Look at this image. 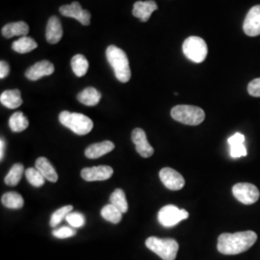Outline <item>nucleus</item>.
I'll use <instances>...</instances> for the list:
<instances>
[{
    "label": "nucleus",
    "mask_w": 260,
    "mask_h": 260,
    "mask_svg": "<svg viewBox=\"0 0 260 260\" xmlns=\"http://www.w3.org/2000/svg\"><path fill=\"white\" fill-rule=\"evenodd\" d=\"M257 240L254 232H240L236 233H223L218 238L217 249L225 255L239 254L248 251Z\"/></svg>",
    "instance_id": "f257e3e1"
},
{
    "label": "nucleus",
    "mask_w": 260,
    "mask_h": 260,
    "mask_svg": "<svg viewBox=\"0 0 260 260\" xmlns=\"http://www.w3.org/2000/svg\"><path fill=\"white\" fill-rule=\"evenodd\" d=\"M106 58L117 79L121 83L128 82L131 78V71L126 53L120 47L109 46L106 49Z\"/></svg>",
    "instance_id": "f03ea898"
},
{
    "label": "nucleus",
    "mask_w": 260,
    "mask_h": 260,
    "mask_svg": "<svg viewBox=\"0 0 260 260\" xmlns=\"http://www.w3.org/2000/svg\"><path fill=\"white\" fill-rule=\"evenodd\" d=\"M59 121L77 135H86L90 133L93 127V121L80 113L63 111L59 115Z\"/></svg>",
    "instance_id": "7ed1b4c3"
},
{
    "label": "nucleus",
    "mask_w": 260,
    "mask_h": 260,
    "mask_svg": "<svg viewBox=\"0 0 260 260\" xmlns=\"http://www.w3.org/2000/svg\"><path fill=\"white\" fill-rule=\"evenodd\" d=\"M175 121L187 125H199L205 121V113L202 108L193 105H177L171 111Z\"/></svg>",
    "instance_id": "20e7f679"
},
{
    "label": "nucleus",
    "mask_w": 260,
    "mask_h": 260,
    "mask_svg": "<svg viewBox=\"0 0 260 260\" xmlns=\"http://www.w3.org/2000/svg\"><path fill=\"white\" fill-rule=\"evenodd\" d=\"M146 246L163 260H175L177 258L178 243L174 239H160L152 236L146 240Z\"/></svg>",
    "instance_id": "39448f33"
},
{
    "label": "nucleus",
    "mask_w": 260,
    "mask_h": 260,
    "mask_svg": "<svg viewBox=\"0 0 260 260\" xmlns=\"http://www.w3.org/2000/svg\"><path fill=\"white\" fill-rule=\"evenodd\" d=\"M182 50L184 55L194 63L204 62L208 52L205 40L197 36L187 38L183 43Z\"/></svg>",
    "instance_id": "423d86ee"
},
{
    "label": "nucleus",
    "mask_w": 260,
    "mask_h": 260,
    "mask_svg": "<svg viewBox=\"0 0 260 260\" xmlns=\"http://www.w3.org/2000/svg\"><path fill=\"white\" fill-rule=\"evenodd\" d=\"M188 217L189 213L186 210L173 205L162 207L158 212V221L165 228L175 226L181 221L188 219Z\"/></svg>",
    "instance_id": "0eeeda50"
},
{
    "label": "nucleus",
    "mask_w": 260,
    "mask_h": 260,
    "mask_svg": "<svg viewBox=\"0 0 260 260\" xmlns=\"http://www.w3.org/2000/svg\"><path fill=\"white\" fill-rule=\"evenodd\" d=\"M233 194L244 205H252L259 199V190L251 183H237L233 187Z\"/></svg>",
    "instance_id": "6e6552de"
},
{
    "label": "nucleus",
    "mask_w": 260,
    "mask_h": 260,
    "mask_svg": "<svg viewBox=\"0 0 260 260\" xmlns=\"http://www.w3.org/2000/svg\"><path fill=\"white\" fill-rule=\"evenodd\" d=\"M60 13H61V15H63L65 17L73 18V19L78 20L83 25H90L91 13L87 10H84L81 7L80 3L77 1L71 3L70 5L61 6Z\"/></svg>",
    "instance_id": "1a4fd4ad"
},
{
    "label": "nucleus",
    "mask_w": 260,
    "mask_h": 260,
    "mask_svg": "<svg viewBox=\"0 0 260 260\" xmlns=\"http://www.w3.org/2000/svg\"><path fill=\"white\" fill-rule=\"evenodd\" d=\"M159 177L162 183L173 191L180 190L185 185L183 177L172 168H163L159 173Z\"/></svg>",
    "instance_id": "9d476101"
},
{
    "label": "nucleus",
    "mask_w": 260,
    "mask_h": 260,
    "mask_svg": "<svg viewBox=\"0 0 260 260\" xmlns=\"http://www.w3.org/2000/svg\"><path fill=\"white\" fill-rule=\"evenodd\" d=\"M243 29L246 35L256 37L260 35V5L253 6L246 16L243 23Z\"/></svg>",
    "instance_id": "9b49d317"
},
{
    "label": "nucleus",
    "mask_w": 260,
    "mask_h": 260,
    "mask_svg": "<svg viewBox=\"0 0 260 260\" xmlns=\"http://www.w3.org/2000/svg\"><path fill=\"white\" fill-rule=\"evenodd\" d=\"M114 171L110 166L85 168L81 171V177L86 181H103L113 176Z\"/></svg>",
    "instance_id": "f8f14e48"
},
{
    "label": "nucleus",
    "mask_w": 260,
    "mask_h": 260,
    "mask_svg": "<svg viewBox=\"0 0 260 260\" xmlns=\"http://www.w3.org/2000/svg\"><path fill=\"white\" fill-rule=\"evenodd\" d=\"M132 142L134 143L136 150L142 157L149 158L153 154L154 150L147 139L146 132L141 128H135L132 131Z\"/></svg>",
    "instance_id": "ddd939ff"
},
{
    "label": "nucleus",
    "mask_w": 260,
    "mask_h": 260,
    "mask_svg": "<svg viewBox=\"0 0 260 260\" xmlns=\"http://www.w3.org/2000/svg\"><path fill=\"white\" fill-rule=\"evenodd\" d=\"M54 65L49 61L44 60L36 63L35 65L31 66L25 72V76L29 80L36 81L41 79L44 76L52 75L54 73Z\"/></svg>",
    "instance_id": "4468645a"
},
{
    "label": "nucleus",
    "mask_w": 260,
    "mask_h": 260,
    "mask_svg": "<svg viewBox=\"0 0 260 260\" xmlns=\"http://www.w3.org/2000/svg\"><path fill=\"white\" fill-rule=\"evenodd\" d=\"M157 9V4L153 0L137 1L133 6L132 14L135 18H138L143 22H147L150 18L151 14Z\"/></svg>",
    "instance_id": "2eb2a0df"
},
{
    "label": "nucleus",
    "mask_w": 260,
    "mask_h": 260,
    "mask_svg": "<svg viewBox=\"0 0 260 260\" xmlns=\"http://www.w3.org/2000/svg\"><path fill=\"white\" fill-rule=\"evenodd\" d=\"M62 37H63V27L60 22V19L57 17H51L48 19L47 30H46V38L47 42L51 45H55L61 41Z\"/></svg>",
    "instance_id": "dca6fc26"
},
{
    "label": "nucleus",
    "mask_w": 260,
    "mask_h": 260,
    "mask_svg": "<svg viewBox=\"0 0 260 260\" xmlns=\"http://www.w3.org/2000/svg\"><path fill=\"white\" fill-rule=\"evenodd\" d=\"M231 147V156L233 158H240L247 155V149L245 147V135L236 132L228 140Z\"/></svg>",
    "instance_id": "f3484780"
},
{
    "label": "nucleus",
    "mask_w": 260,
    "mask_h": 260,
    "mask_svg": "<svg viewBox=\"0 0 260 260\" xmlns=\"http://www.w3.org/2000/svg\"><path fill=\"white\" fill-rule=\"evenodd\" d=\"M114 149H115V145L112 143L111 141H104L102 143L93 144L90 147H88L85 150V155L86 157L90 159H96L109 153Z\"/></svg>",
    "instance_id": "a211bd4d"
},
{
    "label": "nucleus",
    "mask_w": 260,
    "mask_h": 260,
    "mask_svg": "<svg viewBox=\"0 0 260 260\" xmlns=\"http://www.w3.org/2000/svg\"><path fill=\"white\" fill-rule=\"evenodd\" d=\"M29 33V26L27 23L24 21H17V22H11L6 24L1 30L2 36L7 39L15 37V36H27Z\"/></svg>",
    "instance_id": "6ab92c4d"
},
{
    "label": "nucleus",
    "mask_w": 260,
    "mask_h": 260,
    "mask_svg": "<svg viewBox=\"0 0 260 260\" xmlns=\"http://www.w3.org/2000/svg\"><path fill=\"white\" fill-rule=\"evenodd\" d=\"M0 103L9 109H16L22 104L20 91L18 89L4 91L0 95Z\"/></svg>",
    "instance_id": "aec40b11"
},
{
    "label": "nucleus",
    "mask_w": 260,
    "mask_h": 260,
    "mask_svg": "<svg viewBox=\"0 0 260 260\" xmlns=\"http://www.w3.org/2000/svg\"><path fill=\"white\" fill-rule=\"evenodd\" d=\"M102 99V93L93 87H88L84 89L81 93H78L77 100L87 106H94L99 104Z\"/></svg>",
    "instance_id": "412c9836"
},
{
    "label": "nucleus",
    "mask_w": 260,
    "mask_h": 260,
    "mask_svg": "<svg viewBox=\"0 0 260 260\" xmlns=\"http://www.w3.org/2000/svg\"><path fill=\"white\" fill-rule=\"evenodd\" d=\"M36 168L48 181L56 182L58 180V175L56 173L55 169L50 164V162L47 158H38L36 161Z\"/></svg>",
    "instance_id": "4be33fe9"
},
{
    "label": "nucleus",
    "mask_w": 260,
    "mask_h": 260,
    "mask_svg": "<svg viewBox=\"0 0 260 260\" xmlns=\"http://www.w3.org/2000/svg\"><path fill=\"white\" fill-rule=\"evenodd\" d=\"M37 47V43L32 38L27 37V36L19 38V40L15 41L12 44L13 50H15L16 52L20 53V54L28 53V52L36 49Z\"/></svg>",
    "instance_id": "5701e85b"
},
{
    "label": "nucleus",
    "mask_w": 260,
    "mask_h": 260,
    "mask_svg": "<svg viewBox=\"0 0 260 260\" xmlns=\"http://www.w3.org/2000/svg\"><path fill=\"white\" fill-rule=\"evenodd\" d=\"M28 125L29 121L22 112H16L10 118V128L14 132H21L26 129Z\"/></svg>",
    "instance_id": "b1692460"
},
{
    "label": "nucleus",
    "mask_w": 260,
    "mask_h": 260,
    "mask_svg": "<svg viewBox=\"0 0 260 260\" xmlns=\"http://www.w3.org/2000/svg\"><path fill=\"white\" fill-rule=\"evenodd\" d=\"M1 203L10 209H19L24 204L22 197L16 192H8L4 194L1 198Z\"/></svg>",
    "instance_id": "393cba45"
},
{
    "label": "nucleus",
    "mask_w": 260,
    "mask_h": 260,
    "mask_svg": "<svg viewBox=\"0 0 260 260\" xmlns=\"http://www.w3.org/2000/svg\"><path fill=\"white\" fill-rule=\"evenodd\" d=\"M72 68L77 77H82L87 74L89 69V62L82 54H76L72 59Z\"/></svg>",
    "instance_id": "a878e982"
},
{
    "label": "nucleus",
    "mask_w": 260,
    "mask_h": 260,
    "mask_svg": "<svg viewBox=\"0 0 260 260\" xmlns=\"http://www.w3.org/2000/svg\"><path fill=\"white\" fill-rule=\"evenodd\" d=\"M110 204L120 209L122 213L127 212L128 204L125 198V194L121 189H116L110 196Z\"/></svg>",
    "instance_id": "bb28decb"
},
{
    "label": "nucleus",
    "mask_w": 260,
    "mask_h": 260,
    "mask_svg": "<svg viewBox=\"0 0 260 260\" xmlns=\"http://www.w3.org/2000/svg\"><path fill=\"white\" fill-rule=\"evenodd\" d=\"M102 216L103 219L112 223H119L121 221L122 212L116 206L111 205H105L102 209Z\"/></svg>",
    "instance_id": "cd10ccee"
},
{
    "label": "nucleus",
    "mask_w": 260,
    "mask_h": 260,
    "mask_svg": "<svg viewBox=\"0 0 260 260\" xmlns=\"http://www.w3.org/2000/svg\"><path fill=\"white\" fill-rule=\"evenodd\" d=\"M23 173H24L23 165L20 163L15 164L13 167L11 168L8 175L5 177V183L8 186L18 185Z\"/></svg>",
    "instance_id": "c85d7f7f"
},
{
    "label": "nucleus",
    "mask_w": 260,
    "mask_h": 260,
    "mask_svg": "<svg viewBox=\"0 0 260 260\" xmlns=\"http://www.w3.org/2000/svg\"><path fill=\"white\" fill-rule=\"evenodd\" d=\"M25 177L28 182L34 187H41L45 184V177L37 168H29L25 171Z\"/></svg>",
    "instance_id": "c756f323"
},
{
    "label": "nucleus",
    "mask_w": 260,
    "mask_h": 260,
    "mask_svg": "<svg viewBox=\"0 0 260 260\" xmlns=\"http://www.w3.org/2000/svg\"><path fill=\"white\" fill-rule=\"evenodd\" d=\"M73 209H74L73 205H66V206L59 208L58 210H56L50 218V222H49L50 226H52V228L57 226L65 219L66 217L68 216V214H70L73 211Z\"/></svg>",
    "instance_id": "7c9ffc66"
},
{
    "label": "nucleus",
    "mask_w": 260,
    "mask_h": 260,
    "mask_svg": "<svg viewBox=\"0 0 260 260\" xmlns=\"http://www.w3.org/2000/svg\"><path fill=\"white\" fill-rule=\"evenodd\" d=\"M66 220L72 228H81L85 224V217L83 214L78 212H71L68 214Z\"/></svg>",
    "instance_id": "2f4dec72"
},
{
    "label": "nucleus",
    "mask_w": 260,
    "mask_h": 260,
    "mask_svg": "<svg viewBox=\"0 0 260 260\" xmlns=\"http://www.w3.org/2000/svg\"><path fill=\"white\" fill-rule=\"evenodd\" d=\"M53 235L55 236L56 238L59 239H66V238H70L73 237L76 234L75 228H70V226H62L58 230L53 231Z\"/></svg>",
    "instance_id": "473e14b6"
},
{
    "label": "nucleus",
    "mask_w": 260,
    "mask_h": 260,
    "mask_svg": "<svg viewBox=\"0 0 260 260\" xmlns=\"http://www.w3.org/2000/svg\"><path fill=\"white\" fill-rule=\"evenodd\" d=\"M248 93L251 94V96L259 98L260 96V77L251 80L248 85Z\"/></svg>",
    "instance_id": "72a5a7b5"
},
{
    "label": "nucleus",
    "mask_w": 260,
    "mask_h": 260,
    "mask_svg": "<svg viewBox=\"0 0 260 260\" xmlns=\"http://www.w3.org/2000/svg\"><path fill=\"white\" fill-rule=\"evenodd\" d=\"M10 73V66L8 65L7 62L5 61H1L0 62V78L4 79L5 77H7Z\"/></svg>",
    "instance_id": "f704fd0d"
},
{
    "label": "nucleus",
    "mask_w": 260,
    "mask_h": 260,
    "mask_svg": "<svg viewBox=\"0 0 260 260\" xmlns=\"http://www.w3.org/2000/svg\"><path fill=\"white\" fill-rule=\"evenodd\" d=\"M4 150H5V141L1 138V141H0V159H1V161L4 158Z\"/></svg>",
    "instance_id": "c9c22d12"
}]
</instances>
